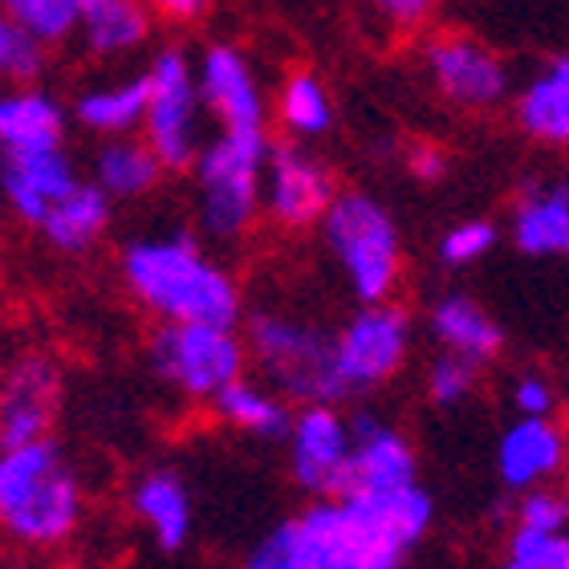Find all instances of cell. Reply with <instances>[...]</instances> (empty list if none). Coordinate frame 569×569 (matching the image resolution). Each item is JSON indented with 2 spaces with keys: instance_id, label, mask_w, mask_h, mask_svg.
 I'll return each mask as SVG.
<instances>
[{
  "instance_id": "obj_17",
  "label": "cell",
  "mask_w": 569,
  "mask_h": 569,
  "mask_svg": "<svg viewBox=\"0 0 569 569\" xmlns=\"http://www.w3.org/2000/svg\"><path fill=\"white\" fill-rule=\"evenodd\" d=\"M70 107L37 86H0V159L66 147Z\"/></svg>"
},
{
  "instance_id": "obj_25",
  "label": "cell",
  "mask_w": 569,
  "mask_h": 569,
  "mask_svg": "<svg viewBox=\"0 0 569 569\" xmlns=\"http://www.w3.org/2000/svg\"><path fill=\"white\" fill-rule=\"evenodd\" d=\"M167 167L151 151L142 134H122V139H102L90 154V179L107 191L114 203L147 200L163 183Z\"/></svg>"
},
{
  "instance_id": "obj_18",
  "label": "cell",
  "mask_w": 569,
  "mask_h": 569,
  "mask_svg": "<svg viewBox=\"0 0 569 569\" xmlns=\"http://www.w3.org/2000/svg\"><path fill=\"white\" fill-rule=\"evenodd\" d=\"M131 517L151 537L154 549L179 553L196 533V505H191L188 480L171 468H151L131 485Z\"/></svg>"
},
{
  "instance_id": "obj_33",
  "label": "cell",
  "mask_w": 569,
  "mask_h": 569,
  "mask_svg": "<svg viewBox=\"0 0 569 569\" xmlns=\"http://www.w3.org/2000/svg\"><path fill=\"white\" fill-rule=\"evenodd\" d=\"M244 569H313V566H309L306 549H301V541H297L293 521H284L249 549Z\"/></svg>"
},
{
  "instance_id": "obj_27",
  "label": "cell",
  "mask_w": 569,
  "mask_h": 569,
  "mask_svg": "<svg viewBox=\"0 0 569 569\" xmlns=\"http://www.w3.org/2000/svg\"><path fill=\"white\" fill-rule=\"evenodd\" d=\"M208 407H212V416L224 427L252 439H284V431L293 423L289 399L281 391H273L264 379H252V375L228 382Z\"/></svg>"
},
{
  "instance_id": "obj_3",
  "label": "cell",
  "mask_w": 569,
  "mask_h": 569,
  "mask_svg": "<svg viewBox=\"0 0 569 569\" xmlns=\"http://www.w3.org/2000/svg\"><path fill=\"white\" fill-rule=\"evenodd\" d=\"M269 131H216L191 163L196 228L216 244L244 240L261 220Z\"/></svg>"
},
{
  "instance_id": "obj_24",
  "label": "cell",
  "mask_w": 569,
  "mask_h": 569,
  "mask_svg": "<svg viewBox=\"0 0 569 569\" xmlns=\"http://www.w3.org/2000/svg\"><path fill=\"white\" fill-rule=\"evenodd\" d=\"M142 110H147L142 73H122V78L82 86L70 102V119L94 139H122L142 131Z\"/></svg>"
},
{
  "instance_id": "obj_23",
  "label": "cell",
  "mask_w": 569,
  "mask_h": 569,
  "mask_svg": "<svg viewBox=\"0 0 569 569\" xmlns=\"http://www.w3.org/2000/svg\"><path fill=\"white\" fill-rule=\"evenodd\" d=\"M114 224V200L98 188L94 179L82 176L53 208L46 212V220L37 224L41 240L49 249L66 252V257H82L94 244H102V237Z\"/></svg>"
},
{
  "instance_id": "obj_26",
  "label": "cell",
  "mask_w": 569,
  "mask_h": 569,
  "mask_svg": "<svg viewBox=\"0 0 569 569\" xmlns=\"http://www.w3.org/2000/svg\"><path fill=\"white\" fill-rule=\"evenodd\" d=\"M427 330L439 342V350L460 358H472L476 367H485L500 355L505 330L476 297L468 293H443L427 313Z\"/></svg>"
},
{
  "instance_id": "obj_40",
  "label": "cell",
  "mask_w": 569,
  "mask_h": 569,
  "mask_svg": "<svg viewBox=\"0 0 569 569\" xmlns=\"http://www.w3.org/2000/svg\"><path fill=\"white\" fill-rule=\"evenodd\" d=\"M500 569H533V566H529V561H521V558H505V566H500Z\"/></svg>"
},
{
  "instance_id": "obj_32",
  "label": "cell",
  "mask_w": 569,
  "mask_h": 569,
  "mask_svg": "<svg viewBox=\"0 0 569 569\" xmlns=\"http://www.w3.org/2000/svg\"><path fill=\"white\" fill-rule=\"evenodd\" d=\"M497 224L492 220H463L439 237V264L448 269H468V264L485 261L497 249Z\"/></svg>"
},
{
  "instance_id": "obj_15",
  "label": "cell",
  "mask_w": 569,
  "mask_h": 569,
  "mask_svg": "<svg viewBox=\"0 0 569 569\" xmlns=\"http://www.w3.org/2000/svg\"><path fill=\"white\" fill-rule=\"evenodd\" d=\"M82 179L78 163L70 159L66 147H49V151L29 154H4L0 159V200L21 224L37 228L46 212Z\"/></svg>"
},
{
  "instance_id": "obj_21",
  "label": "cell",
  "mask_w": 569,
  "mask_h": 569,
  "mask_svg": "<svg viewBox=\"0 0 569 569\" xmlns=\"http://www.w3.org/2000/svg\"><path fill=\"white\" fill-rule=\"evenodd\" d=\"M512 244L525 257H566L569 261V183L529 179L512 200Z\"/></svg>"
},
{
  "instance_id": "obj_16",
  "label": "cell",
  "mask_w": 569,
  "mask_h": 569,
  "mask_svg": "<svg viewBox=\"0 0 569 569\" xmlns=\"http://www.w3.org/2000/svg\"><path fill=\"white\" fill-rule=\"evenodd\" d=\"M350 427H355V463L346 492H387V488L419 485V456L399 427L375 411H355Z\"/></svg>"
},
{
  "instance_id": "obj_35",
  "label": "cell",
  "mask_w": 569,
  "mask_h": 569,
  "mask_svg": "<svg viewBox=\"0 0 569 569\" xmlns=\"http://www.w3.org/2000/svg\"><path fill=\"white\" fill-rule=\"evenodd\" d=\"M517 525L537 529V533H566L569 525V500L553 488H529L517 505Z\"/></svg>"
},
{
  "instance_id": "obj_31",
  "label": "cell",
  "mask_w": 569,
  "mask_h": 569,
  "mask_svg": "<svg viewBox=\"0 0 569 569\" xmlns=\"http://www.w3.org/2000/svg\"><path fill=\"white\" fill-rule=\"evenodd\" d=\"M476 382H480V367H476L472 358H460V355H443L427 367V399L436 407H460L468 395L476 391Z\"/></svg>"
},
{
  "instance_id": "obj_2",
  "label": "cell",
  "mask_w": 569,
  "mask_h": 569,
  "mask_svg": "<svg viewBox=\"0 0 569 569\" xmlns=\"http://www.w3.org/2000/svg\"><path fill=\"white\" fill-rule=\"evenodd\" d=\"M86 517V488L53 436L0 448V537L21 549L66 546Z\"/></svg>"
},
{
  "instance_id": "obj_29",
  "label": "cell",
  "mask_w": 569,
  "mask_h": 569,
  "mask_svg": "<svg viewBox=\"0 0 569 569\" xmlns=\"http://www.w3.org/2000/svg\"><path fill=\"white\" fill-rule=\"evenodd\" d=\"M49 70V46L0 12V86H37Z\"/></svg>"
},
{
  "instance_id": "obj_30",
  "label": "cell",
  "mask_w": 569,
  "mask_h": 569,
  "mask_svg": "<svg viewBox=\"0 0 569 569\" xmlns=\"http://www.w3.org/2000/svg\"><path fill=\"white\" fill-rule=\"evenodd\" d=\"M0 12H9L12 21H21L29 33H37L53 49L73 41L82 0H0Z\"/></svg>"
},
{
  "instance_id": "obj_37",
  "label": "cell",
  "mask_w": 569,
  "mask_h": 569,
  "mask_svg": "<svg viewBox=\"0 0 569 569\" xmlns=\"http://www.w3.org/2000/svg\"><path fill=\"white\" fill-rule=\"evenodd\" d=\"M403 159H407V171H411L419 183H439V179L448 176V151H443L439 142H427V139L411 142Z\"/></svg>"
},
{
  "instance_id": "obj_12",
  "label": "cell",
  "mask_w": 569,
  "mask_h": 569,
  "mask_svg": "<svg viewBox=\"0 0 569 569\" xmlns=\"http://www.w3.org/2000/svg\"><path fill=\"white\" fill-rule=\"evenodd\" d=\"M284 468L309 497H342L355 463V427L338 403L297 407L293 423L284 431Z\"/></svg>"
},
{
  "instance_id": "obj_22",
  "label": "cell",
  "mask_w": 569,
  "mask_h": 569,
  "mask_svg": "<svg viewBox=\"0 0 569 569\" xmlns=\"http://www.w3.org/2000/svg\"><path fill=\"white\" fill-rule=\"evenodd\" d=\"M512 119L525 139L541 147H569V53L537 66L512 94Z\"/></svg>"
},
{
  "instance_id": "obj_7",
  "label": "cell",
  "mask_w": 569,
  "mask_h": 569,
  "mask_svg": "<svg viewBox=\"0 0 569 569\" xmlns=\"http://www.w3.org/2000/svg\"><path fill=\"white\" fill-rule=\"evenodd\" d=\"M147 82V110H142V139L151 142L167 176L191 171L196 154L203 151V110L200 78H196V58L183 46H159L142 66Z\"/></svg>"
},
{
  "instance_id": "obj_38",
  "label": "cell",
  "mask_w": 569,
  "mask_h": 569,
  "mask_svg": "<svg viewBox=\"0 0 569 569\" xmlns=\"http://www.w3.org/2000/svg\"><path fill=\"white\" fill-rule=\"evenodd\" d=\"M512 407L521 416H549L553 411V387L541 375H521L512 387Z\"/></svg>"
},
{
  "instance_id": "obj_14",
  "label": "cell",
  "mask_w": 569,
  "mask_h": 569,
  "mask_svg": "<svg viewBox=\"0 0 569 569\" xmlns=\"http://www.w3.org/2000/svg\"><path fill=\"white\" fill-rule=\"evenodd\" d=\"M61 411V367L46 350H24L0 370V448L49 439Z\"/></svg>"
},
{
  "instance_id": "obj_20",
  "label": "cell",
  "mask_w": 569,
  "mask_h": 569,
  "mask_svg": "<svg viewBox=\"0 0 569 569\" xmlns=\"http://www.w3.org/2000/svg\"><path fill=\"white\" fill-rule=\"evenodd\" d=\"M154 12L147 0H82L73 41L94 61H127L151 46Z\"/></svg>"
},
{
  "instance_id": "obj_34",
  "label": "cell",
  "mask_w": 569,
  "mask_h": 569,
  "mask_svg": "<svg viewBox=\"0 0 569 569\" xmlns=\"http://www.w3.org/2000/svg\"><path fill=\"white\" fill-rule=\"evenodd\" d=\"M509 558L529 561L533 569H569V537L566 533H537L517 525L509 537Z\"/></svg>"
},
{
  "instance_id": "obj_19",
  "label": "cell",
  "mask_w": 569,
  "mask_h": 569,
  "mask_svg": "<svg viewBox=\"0 0 569 569\" xmlns=\"http://www.w3.org/2000/svg\"><path fill=\"white\" fill-rule=\"evenodd\" d=\"M569 456L566 431L549 416H521L500 436L497 443V472L512 492L541 488L549 476L561 472Z\"/></svg>"
},
{
  "instance_id": "obj_11",
  "label": "cell",
  "mask_w": 569,
  "mask_h": 569,
  "mask_svg": "<svg viewBox=\"0 0 569 569\" xmlns=\"http://www.w3.org/2000/svg\"><path fill=\"white\" fill-rule=\"evenodd\" d=\"M338 176L318 151H309V142H273L269 163H264V188H261V220H269L281 232H309L321 224V216L330 212L338 200Z\"/></svg>"
},
{
  "instance_id": "obj_28",
  "label": "cell",
  "mask_w": 569,
  "mask_h": 569,
  "mask_svg": "<svg viewBox=\"0 0 569 569\" xmlns=\"http://www.w3.org/2000/svg\"><path fill=\"white\" fill-rule=\"evenodd\" d=\"M273 119L293 142H318L333 131V94L313 70H289L273 94Z\"/></svg>"
},
{
  "instance_id": "obj_36",
  "label": "cell",
  "mask_w": 569,
  "mask_h": 569,
  "mask_svg": "<svg viewBox=\"0 0 569 569\" xmlns=\"http://www.w3.org/2000/svg\"><path fill=\"white\" fill-rule=\"evenodd\" d=\"M375 17L395 33H419L431 17H436L439 0H367Z\"/></svg>"
},
{
  "instance_id": "obj_39",
  "label": "cell",
  "mask_w": 569,
  "mask_h": 569,
  "mask_svg": "<svg viewBox=\"0 0 569 569\" xmlns=\"http://www.w3.org/2000/svg\"><path fill=\"white\" fill-rule=\"evenodd\" d=\"M154 12V21L176 24V29H188V24H200L212 9V0H147Z\"/></svg>"
},
{
  "instance_id": "obj_6",
  "label": "cell",
  "mask_w": 569,
  "mask_h": 569,
  "mask_svg": "<svg viewBox=\"0 0 569 569\" xmlns=\"http://www.w3.org/2000/svg\"><path fill=\"white\" fill-rule=\"evenodd\" d=\"M147 362L154 379L188 403H212L252 367L244 330L216 321H154Z\"/></svg>"
},
{
  "instance_id": "obj_8",
  "label": "cell",
  "mask_w": 569,
  "mask_h": 569,
  "mask_svg": "<svg viewBox=\"0 0 569 569\" xmlns=\"http://www.w3.org/2000/svg\"><path fill=\"white\" fill-rule=\"evenodd\" d=\"M293 529L313 569H407L411 553L391 525L355 497L309 500Z\"/></svg>"
},
{
  "instance_id": "obj_1",
  "label": "cell",
  "mask_w": 569,
  "mask_h": 569,
  "mask_svg": "<svg viewBox=\"0 0 569 569\" xmlns=\"http://www.w3.org/2000/svg\"><path fill=\"white\" fill-rule=\"evenodd\" d=\"M119 277L134 306L154 321H244V289L220 261L208 257L196 232H151L134 237L119 252Z\"/></svg>"
},
{
  "instance_id": "obj_5",
  "label": "cell",
  "mask_w": 569,
  "mask_h": 569,
  "mask_svg": "<svg viewBox=\"0 0 569 569\" xmlns=\"http://www.w3.org/2000/svg\"><path fill=\"white\" fill-rule=\"evenodd\" d=\"M244 342H249L257 379L281 391L289 403H346V387L333 358V333L326 326L284 309H257L244 321Z\"/></svg>"
},
{
  "instance_id": "obj_13",
  "label": "cell",
  "mask_w": 569,
  "mask_h": 569,
  "mask_svg": "<svg viewBox=\"0 0 569 569\" xmlns=\"http://www.w3.org/2000/svg\"><path fill=\"white\" fill-rule=\"evenodd\" d=\"M200 98L216 131H269L273 102L264 94L252 58L232 41H212L196 58Z\"/></svg>"
},
{
  "instance_id": "obj_4",
  "label": "cell",
  "mask_w": 569,
  "mask_h": 569,
  "mask_svg": "<svg viewBox=\"0 0 569 569\" xmlns=\"http://www.w3.org/2000/svg\"><path fill=\"white\" fill-rule=\"evenodd\" d=\"M321 244L358 306L391 301L403 281V237L391 208L362 188H342L321 216Z\"/></svg>"
},
{
  "instance_id": "obj_10",
  "label": "cell",
  "mask_w": 569,
  "mask_h": 569,
  "mask_svg": "<svg viewBox=\"0 0 569 569\" xmlns=\"http://www.w3.org/2000/svg\"><path fill=\"white\" fill-rule=\"evenodd\" d=\"M419 66L423 78L431 82L448 107L456 110H497L500 102H509L512 94V73L509 61L500 58L497 49L460 29H439L423 41L419 49Z\"/></svg>"
},
{
  "instance_id": "obj_41",
  "label": "cell",
  "mask_w": 569,
  "mask_h": 569,
  "mask_svg": "<svg viewBox=\"0 0 569 569\" xmlns=\"http://www.w3.org/2000/svg\"><path fill=\"white\" fill-rule=\"evenodd\" d=\"M0 370H4V367H0Z\"/></svg>"
},
{
  "instance_id": "obj_9",
  "label": "cell",
  "mask_w": 569,
  "mask_h": 569,
  "mask_svg": "<svg viewBox=\"0 0 569 569\" xmlns=\"http://www.w3.org/2000/svg\"><path fill=\"white\" fill-rule=\"evenodd\" d=\"M333 358H338L346 399L379 391L411 358V313L395 301L358 306L333 330Z\"/></svg>"
}]
</instances>
